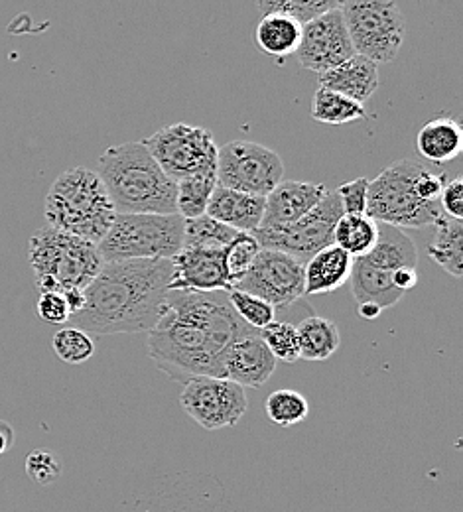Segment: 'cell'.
I'll list each match as a JSON object with an SVG mask.
<instances>
[{
    "mask_svg": "<svg viewBox=\"0 0 463 512\" xmlns=\"http://www.w3.org/2000/svg\"><path fill=\"white\" fill-rule=\"evenodd\" d=\"M249 331L233 312L227 292L170 290L160 320L148 331V357L174 383L225 379L227 351Z\"/></svg>",
    "mask_w": 463,
    "mask_h": 512,
    "instance_id": "1",
    "label": "cell"
},
{
    "mask_svg": "<svg viewBox=\"0 0 463 512\" xmlns=\"http://www.w3.org/2000/svg\"><path fill=\"white\" fill-rule=\"evenodd\" d=\"M170 280L172 260L105 262L67 323L87 335L148 333L164 312Z\"/></svg>",
    "mask_w": 463,
    "mask_h": 512,
    "instance_id": "2",
    "label": "cell"
},
{
    "mask_svg": "<svg viewBox=\"0 0 463 512\" xmlns=\"http://www.w3.org/2000/svg\"><path fill=\"white\" fill-rule=\"evenodd\" d=\"M97 174L117 213H176V182L164 174L142 142L107 148L99 156Z\"/></svg>",
    "mask_w": 463,
    "mask_h": 512,
    "instance_id": "3",
    "label": "cell"
},
{
    "mask_svg": "<svg viewBox=\"0 0 463 512\" xmlns=\"http://www.w3.org/2000/svg\"><path fill=\"white\" fill-rule=\"evenodd\" d=\"M44 215L48 227L99 245L117 211L95 170L71 168L52 184Z\"/></svg>",
    "mask_w": 463,
    "mask_h": 512,
    "instance_id": "4",
    "label": "cell"
},
{
    "mask_svg": "<svg viewBox=\"0 0 463 512\" xmlns=\"http://www.w3.org/2000/svg\"><path fill=\"white\" fill-rule=\"evenodd\" d=\"M28 260L40 294L85 290L105 264L97 245L48 225L30 237Z\"/></svg>",
    "mask_w": 463,
    "mask_h": 512,
    "instance_id": "5",
    "label": "cell"
},
{
    "mask_svg": "<svg viewBox=\"0 0 463 512\" xmlns=\"http://www.w3.org/2000/svg\"><path fill=\"white\" fill-rule=\"evenodd\" d=\"M184 247V219L174 215L117 213L97 245L103 262L172 260Z\"/></svg>",
    "mask_w": 463,
    "mask_h": 512,
    "instance_id": "6",
    "label": "cell"
},
{
    "mask_svg": "<svg viewBox=\"0 0 463 512\" xmlns=\"http://www.w3.org/2000/svg\"><path fill=\"white\" fill-rule=\"evenodd\" d=\"M422 164L400 160L383 170L367 190L365 215L375 223L397 229L434 225L444 213L440 203H426L416 192V176Z\"/></svg>",
    "mask_w": 463,
    "mask_h": 512,
    "instance_id": "7",
    "label": "cell"
},
{
    "mask_svg": "<svg viewBox=\"0 0 463 512\" xmlns=\"http://www.w3.org/2000/svg\"><path fill=\"white\" fill-rule=\"evenodd\" d=\"M349 40L357 56L373 64L393 62L406 36V22L393 0L339 2Z\"/></svg>",
    "mask_w": 463,
    "mask_h": 512,
    "instance_id": "8",
    "label": "cell"
},
{
    "mask_svg": "<svg viewBox=\"0 0 463 512\" xmlns=\"http://www.w3.org/2000/svg\"><path fill=\"white\" fill-rule=\"evenodd\" d=\"M142 144L174 182L215 174L219 148L207 128L178 123L154 132Z\"/></svg>",
    "mask_w": 463,
    "mask_h": 512,
    "instance_id": "9",
    "label": "cell"
},
{
    "mask_svg": "<svg viewBox=\"0 0 463 512\" xmlns=\"http://www.w3.org/2000/svg\"><path fill=\"white\" fill-rule=\"evenodd\" d=\"M215 178L221 188L266 197L284 182V162L263 144L233 140L217 150Z\"/></svg>",
    "mask_w": 463,
    "mask_h": 512,
    "instance_id": "10",
    "label": "cell"
},
{
    "mask_svg": "<svg viewBox=\"0 0 463 512\" xmlns=\"http://www.w3.org/2000/svg\"><path fill=\"white\" fill-rule=\"evenodd\" d=\"M343 217V207L335 190H328L324 199L300 221L286 229H257L251 233L261 249L280 251L306 264L308 258L333 245V229Z\"/></svg>",
    "mask_w": 463,
    "mask_h": 512,
    "instance_id": "11",
    "label": "cell"
},
{
    "mask_svg": "<svg viewBox=\"0 0 463 512\" xmlns=\"http://www.w3.org/2000/svg\"><path fill=\"white\" fill-rule=\"evenodd\" d=\"M180 404L205 430L233 428L249 408L243 386L213 377H198L184 384Z\"/></svg>",
    "mask_w": 463,
    "mask_h": 512,
    "instance_id": "12",
    "label": "cell"
},
{
    "mask_svg": "<svg viewBox=\"0 0 463 512\" xmlns=\"http://www.w3.org/2000/svg\"><path fill=\"white\" fill-rule=\"evenodd\" d=\"M233 290L257 296L274 308H286L304 296V262L280 251L261 249L251 270Z\"/></svg>",
    "mask_w": 463,
    "mask_h": 512,
    "instance_id": "13",
    "label": "cell"
},
{
    "mask_svg": "<svg viewBox=\"0 0 463 512\" xmlns=\"http://www.w3.org/2000/svg\"><path fill=\"white\" fill-rule=\"evenodd\" d=\"M298 62L304 69L326 73L355 56L339 6L302 26Z\"/></svg>",
    "mask_w": 463,
    "mask_h": 512,
    "instance_id": "14",
    "label": "cell"
},
{
    "mask_svg": "<svg viewBox=\"0 0 463 512\" xmlns=\"http://www.w3.org/2000/svg\"><path fill=\"white\" fill-rule=\"evenodd\" d=\"M170 290L178 292H229V280L223 268V251L182 249L172 258Z\"/></svg>",
    "mask_w": 463,
    "mask_h": 512,
    "instance_id": "15",
    "label": "cell"
},
{
    "mask_svg": "<svg viewBox=\"0 0 463 512\" xmlns=\"http://www.w3.org/2000/svg\"><path fill=\"white\" fill-rule=\"evenodd\" d=\"M326 186L310 182H280L265 197V215L259 229H286L308 215L326 195Z\"/></svg>",
    "mask_w": 463,
    "mask_h": 512,
    "instance_id": "16",
    "label": "cell"
},
{
    "mask_svg": "<svg viewBox=\"0 0 463 512\" xmlns=\"http://www.w3.org/2000/svg\"><path fill=\"white\" fill-rule=\"evenodd\" d=\"M223 367L227 381L243 388H261L274 375L276 359L270 355L259 331L253 329L229 347Z\"/></svg>",
    "mask_w": 463,
    "mask_h": 512,
    "instance_id": "17",
    "label": "cell"
},
{
    "mask_svg": "<svg viewBox=\"0 0 463 512\" xmlns=\"http://www.w3.org/2000/svg\"><path fill=\"white\" fill-rule=\"evenodd\" d=\"M397 270L385 268L367 256L355 258L351 266V290L357 300V306H375L381 312L397 306L404 298L393 282Z\"/></svg>",
    "mask_w": 463,
    "mask_h": 512,
    "instance_id": "18",
    "label": "cell"
},
{
    "mask_svg": "<svg viewBox=\"0 0 463 512\" xmlns=\"http://www.w3.org/2000/svg\"><path fill=\"white\" fill-rule=\"evenodd\" d=\"M205 215L239 233H255L263 223L265 197L233 192L217 186L209 199Z\"/></svg>",
    "mask_w": 463,
    "mask_h": 512,
    "instance_id": "19",
    "label": "cell"
},
{
    "mask_svg": "<svg viewBox=\"0 0 463 512\" xmlns=\"http://www.w3.org/2000/svg\"><path fill=\"white\" fill-rule=\"evenodd\" d=\"M318 81L322 89H328L363 105L373 97L379 87V65L355 54L347 62L326 73H320Z\"/></svg>",
    "mask_w": 463,
    "mask_h": 512,
    "instance_id": "20",
    "label": "cell"
},
{
    "mask_svg": "<svg viewBox=\"0 0 463 512\" xmlns=\"http://www.w3.org/2000/svg\"><path fill=\"white\" fill-rule=\"evenodd\" d=\"M353 258L335 245L316 253L304 264V294L318 296L339 290L351 276Z\"/></svg>",
    "mask_w": 463,
    "mask_h": 512,
    "instance_id": "21",
    "label": "cell"
},
{
    "mask_svg": "<svg viewBox=\"0 0 463 512\" xmlns=\"http://www.w3.org/2000/svg\"><path fill=\"white\" fill-rule=\"evenodd\" d=\"M416 150L434 164L456 160L463 152L462 125L452 117H436L416 134Z\"/></svg>",
    "mask_w": 463,
    "mask_h": 512,
    "instance_id": "22",
    "label": "cell"
},
{
    "mask_svg": "<svg viewBox=\"0 0 463 512\" xmlns=\"http://www.w3.org/2000/svg\"><path fill=\"white\" fill-rule=\"evenodd\" d=\"M302 26L282 14H266L255 30L257 48L272 58H288L298 52Z\"/></svg>",
    "mask_w": 463,
    "mask_h": 512,
    "instance_id": "23",
    "label": "cell"
},
{
    "mask_svg": "<svg viewBox=\"0 0 463 512\" xmlns=\"http://www.w3.org/2000/svg\"><path fill=\"white\" fill-rule=\"evenodd\" d=\"M296 331H298L300 359H306L312 363L328 361L341 345L337 325L322 316L304 318L296 325Z\"/></svg>",
    "mask_w": 463,
    "mask_h": 512,
    "instance_id": "24",
    "label": "cell"
},
{
    "mask_svg": "<svg viewBox=\"0 0 463 512\" xmlns=\"http://www.w3.org/2000/svg\"><path fill=\"white\" fill-rule=\"evenodd\" d=\"M434 241L428 245V256L454 278L463 276V223L442 215L434 223Z\"/></svg>",
    "mask_w": 463,
    "mask_h": 512,
    "instance_id": "25",
    "label": "cell"
},
{
    "mask_svg": "<svg viewBox=\"0 0 463 512\" xmlns=\"http://www.w3.org/2000/svg\"><path fill=\"white\" fill-rule=\"evenodd\" d=\"M379 241V223L367 215H343L333 229V245L355 258L369 255Z\"/></svg>",
    "mask_w": 463,
    "mask_h": 512,
    "instance_id": "26",
    "label": "cell"
},
{
    "mask_svg": "<svg viewBox=\"0 0 463 512\" xmlns=\"http://www.w3.org/2000/svg\"><path fill=\"white\" fill-rule=\"evenodd\" d=\"M312 117L318 123L324 125H347V123H355L367 117V111L363 105L337 95L328 89L318 87V91L314 93V101H312Z\"/></svg>",
    "mask_w": 463,
    "mask_h": 512,
    "instance_id": "27",
    "label": "cell"
},
{
    "mask_svg": "<svg viewBox=\"0 0 463 512\" xmlns=\"http://www.w3.org/2000/svg\"><path fill=\"white\" fill-rule=\"evenodd\" d=\"M217 188L215 174L192 176L176 182V213L188 221L205 215L213 190Z\"/></svg>",
    "mask_w": 463,
    "mask_h": 512,
    "instance_id": "28",
    "label": "cell"
},
{
    "mask_svg": "<svg viewBox=\"0 0 463 512\" xmlns=\"http://www.w3.org/2000/svg\"><path fill=\"white\" fill-rule=\"evenodd\" d=\"M239 231L211 219L209 215H201L198 219L184 221V247L182 249H207V251H223Z\"/></svg>",
    "mask_w": 463,
    "mask_h": 512,
    "instance_id": "29",
    "label": "cell"
},
{
    "mask_svg": "<svg viewBox=\"0 0 463 512\" xmlns=\"http://www.w3.org/2000/svg\"><path fill=\"white\" fill-rule=\"evenodd\" d=\"M308 414H310V404L304 398V394H300L296 390L282 388V390L272 392L266 398V416L276 426H282V428L296 426V424L304 422L308 418Z\"/></svg>",
    "mask_w": 463,
    "mask_h": 512,
    "instance_id": "30",
    "label": "cell"
},
{
    "mask_svg": "<svg viewBox=\"0 0 463 512\" xmlns=\"http://www.w3.org/2000/svg\"><path fill=\"white\" fill-rule=\"evenodd\" d=\"M261 253V245L251 233H237V237L223 249V268L231 290L251 270Z\"/></svg>",
    "mask_w": 463,
    "mask_h": 512,
    "instance_id": "31",
    "label": "cell"
},
{
    "mask_svg": "<svg viewBox=\"0 0 463 512\" xmlns=\"http://www.w3.org/2000/svg\"><path fill=\"white\" fill-rule=\"evenodd\" d=\"M339 2L331 0H261L259 10L266 14H282L298 22L300 26L312 22L318 16H324L326 12L335 10Z\"/></svg>",
    "mask_w": 463,
    "mask_h": 512,
    "instance_id": "32",
    "label": "cell"
},
{
    "mask_svg": "<svg viewBox=\"0 0 463 512\" xmlns=\"http://www.w3.org/2000/svg\"><path fill=\"white\" fill-rule=\"evenodd\" d=\"M259 335L276 361L290 365L300 359L296 325L288 321H272L265 329L259 331Z\"/></svg>",
    "mask_w": 463,
    "mask_h": 512,
    "instance_id": "33",
    "label": "cell"
},
{
    "mask_svg": "<svg viewBox=\"0 0 463 512\" xmlns=\"http://www.w3.org/2000/svg\"><path fill=\"white\" fill-rule=\"evenodd\" d=\"M52 347L56 355L67 365H81L87 363L95 353V343L91 335L85 331L66 325L60 331H56L52 339Z\"/></svg>",
    "mask_w": 463,
    "mask_h": 512,
    "instance_id": "34",
    "label": "cell"
},
{
    "mask_svg": "<svg viewBox=\"0 0 463 512\" xmlns=\"http://www.w3.org/2000/svg\"><path fill=\"white\" fill-rule=\"evenodd\" d=\"M227 300H229L233 312L239 316V320L255 331L265 329L266 325H270L276 316L274 306H270L268 302L257 298V296L241 292V290H229Z\"/></svg>",
    "mask_w": 463,
    "mask_h": 512,
    "instance_id": "35",
    "label": "cell"
},
{
    "mask_svg": "<svg viewBox=\"0 0 463 512\" xmlns=\"http://www.w3.org/2000/svg\"><path fill=\"white\" fill-rule=\"evenodd\" d=\"M26 473L38 485H50L62 475V461L48 449H34L26 459Z\"/></svg>",
    "mask_w": 463,
    "mask_h": 512,
    "instance_id": "36",
    "label": "cell"
},
{
    "mask_svg": "<svg viewBox=\"0 0 463 512\" xmlns=\"http://www.w3.org/2000/svg\"><path fill=\"white\" fill-rule=\"evenodd\" d=\"M367 190H369L367 178H357L335 190L343 207V215H365Z\"/></svg>",
    "mask_w": 463,
    "mask_h": 512,
    "instance_id": "37",
    "label": "cell"
},
{
    "mask_svg": "<svg viewBox=\"0 0 463 512\" xmlns=\"http://www.w3.org/2000/svg\"><path fill=\"white\" fill-rule=\"evenodd\" d=\"M36 312H38L40 320L52 323V325H62V323H67L69 318H71L66 298L62 294H58V292H44V294H40L38 304H36Z\"/></svg>",
    "mask_w": 463,
    "mask_h": 512,
    "instance_id": "38",
    "label": "cell"
},
{
    "mask_svg": "<svg viewBox=\"0 0 463 512\" xmlns=\"http://www.w3.org/2000/svg\"><path fill=\"white\" fill-rule=\"evenodd\" d=\"M440 209L446 217L463 219V182L462 178H454L452 182H446L442 195H440Z\"/></svg>",
    "mask_w": 463,
    "mask_h": 512,
    "instance_id": "39",
    "label": "cell"
},
{
    "mask_svg": "<svg viewBox=\"0 0 463 512\" xmlns=\"http://www.w3.org/2000/svg\"><path fill=\"white\" fill-rule=\"evenodd\" d=\"M14 444V430L10 428V424L0 422V455L6 453Z\"/></svg>",
    "mask_w": 463,
    "mask_h": 512,
    "instance_id": "40",
    "label": "cell"
}]
</instances>
